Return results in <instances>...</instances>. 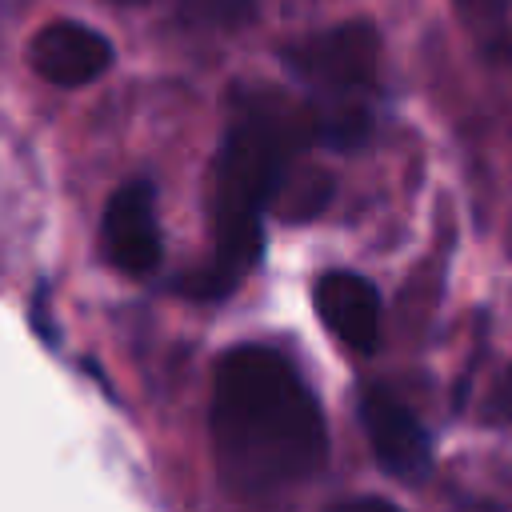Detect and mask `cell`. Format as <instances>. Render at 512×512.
<instances>
[{
	"mask_svg": "<svg viewBox=\"0 0 512 512\" xmlns=\"http://www.w3.org/2000/svg\"><path fill=\"white\" fill-rule=\"evenodd\" d=\"M328 512H400L392 500H376V496H360V500H344Z\"/></svg>",
	"mask_w": 512,
	"mask_h": 512,
	"instance_id": "9c48e42d",
	"label": "cell"
},
{
	"mask_svg": "<svg viewBox=\"0 0 512 512\" xmlns=\"http://www.w3.org/2000/svg\"><path fill=\"white\" fill-rule=\"evenodd\" d=\"M376 48H380L376 28L364 20H352V24H336L328 32H316V36L288 44L284 64L304 84H312L328 96V104L316 112H324V116L328 112H364L360 104H352V96L372 84Z\"/></svg>",
	"mask_w": 512,
	"mask_h": 512,
	"instance_id": "3957f363",
	"label": "cell"
},
{
	"mask_svg": "<svg viewBox=\"0 0 512 512\" xmlns=\"http://www.w3.org/2000/svg\"><path fill=\"white\" fill-rule=\"evenodd\" d=\"M212 444L220 480L236 496H276L320 472L324 412L288 356L236 344L212 380Z\"/></svg>",
	"mask_w": 512,
	"mask_h": 512,
	"instance_id": "6da1fadb",
	"label": "cell"
},
{
	"mask_svg": "<svg viewBox=\"0 0 512 512\" xmlns=\"http://www.w3.org/2000/svg\"><path fill=\"white\" fill-rule=\"evenodd\" d=\"M360 420H364V436L380 460V468H388L400 480H420L432 468V440L428 428L416 420V412L392 396L388 388H368L360 400Z\"/></svg>",
	"mask_w": 512,
	"mask_h": 512,
	"instance_id": "5b68a950",
	"label": "cell"
},
{
	"mask_svg": "<svg viewBox=\"0 0 512 512\" xmlns=\"http://www.w3.org/2000/svg\"><path fill=\"white\" fill-rule=\"evenodd\" d=\"M100 236L108 260L128 276H144L160 264L164 244L156 224V192L148 180H128L108 196Z\"/></svg>",
	"mask_w": 512,
	"mask_h": 512,
	"instance_id": "277c9868",
	"label": "cell"
},
{
	"mask_svg": "<svg viewBox=\"0 0 512 512\" xmlns=\"http://www.w3.org/2000/svg\"><path fill=\"white\" fill-rule=\"evenodd\" d=\"M28 60L48 84L80 88V84L100 80L112 68V44L104 32H96L88 24L56 20L32 36Z\"/></svg>",
	"mask_w": 512,
	"mask_h": 512,
	"instance_id": "8992f818",
	"label": "cell"
},
{
	"mask_svg": "<svg viewBox=\"0 0 512 512\" xmlns=\"http://www.w3.org/2000/svg\"><path fill=\"white\" fill-rule=\"evenodd\" d=\"M316 140L312 108L252 96L232 112L212 168V240L216 252L192 296H228L264 252V212L280 196L296 152Z\"/></svg>",
	"mask_w": 512,
	"mask_h": 512,
	"instance_id": "7a4b0ae2",
	"label": "cell"
},
{
	"mask_svg": "<svg viewBox=\"0 0 512 512\" xmlns=\"http://www.w3.org/2000/svg\"><path fill=\"white\" fill-rule=\"evenodd\" d=\"M316 316L328 324L336 340H344L356 352L376 348L380 336V292L360 272H324L312 288Z\"/></svg>",
	"mask_w": 512,
	"mask_h": 512,
	"instance_id": "52a82bcc",
	"label": "cell"
},
{
	"mask_svg": "<svg viewBox=\"0 0 512 512\" xmlns=\"http://www.w3.org/2000/svg\"><path fill=\"white\" fill-rule=\"evenodd\" d=\"M488 416H492V420H500V424H512V364H508V372L500 376V384L492 388Z\"/></svg>",
	"mask_w": 512,
	"mask_h": 512,
	"instance_id": "ba28073f",
	"label": "cell"
}]
</instances>
